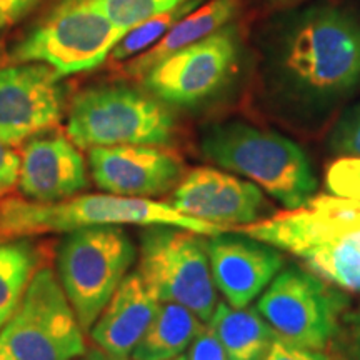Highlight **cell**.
<instances>
[{
    "label": "cell",
    "instance_id": "cell-34",
    "mask_svg": "<svg viewBox=\"0 0 360 360\" xmlns=\"http://www.w3.org/2000/svg\"><path fill=\"white\" fill-rule=\"evenodd\" d=\"M357 202H359V207H360V199H359V200H357Z\"/></svg>",
    "mask_w": 360,
    "mask_h": 360
},
{
    "label": "cell",
    "instance_id": "cell-29",
    "mask_svg": "<svg viewBox=\"0 0 360 360\" xmlns=\"http://www.w3.org/2000/svg\"><path fill=\"white\" fill-rule=\"evenodd\" d=\"M339 360H360V310L345 317Z\"/></svg>",
    "mask_w": 360,
    "mask_h": 360
},
{
    "label": "cell",
    "instance_id": "cell-1",
    "mask_svg": "<svg viewBox=\"0 0 360 360\" xmlns=\"http://www.w3.org/2000/svg\"><path fill=\"white\" fill-rule=\"evenodd\" d=\"M97 225H169L205 237L232 232L224 225L188 217L165 202L107 192L74 195L57 202H35L24 197L0 199V242Z\"/></svg>",
    "mask_w": 360,
    "mask_h": 360
},
{
    "label": "cell",
    "instance_id": "cell-20",
    "mask_svg": "<svg viewBox=\"0 0 360 360\" xmlns=\"http://www.w3.org/2000/svg\"><path fill=\"white\" fill-rule=\"evenodd\" d=\"M39 252L27 240L0 242V330L19 307L37 272Z\"/></svg>",
    "mask_w": 360,
    "mask_h": 360
},
{
    "label": "cell",
    "instance_id": "cell-17",
    "mask_svg": "<svg viewBox=\"0 0 360 360\" xmlns=\"http://www.w3.org/2000/svg\"><path fill=\"white\" fill-rule=\"evenodd\" d=\"M237 7L238 0H210L197 11L187 13L154 47L129 60L124 67L125 75L132 79H142L164 58L222 29L236 15Z\"/></svg>",
    "mask_w": 360,
    "mask_h": 360
},
{
    "label": "cell",
    "instance_id": "cell-4",
    "mask_svg": "<svg viewBox=\"0 0 360 360\" xmlns=\"http://www.w3.org/2000/svg\"><path fill=\"white\" fill-rule=\"evenodd\" d=\"M135 255L137 249L122 225L67 232L57 255V277L84 332H90Z\"/></svg>",
    "mask_w": 360,
    "mask_h": 360
},
{
    "label": "cell",
    "instance_id": "cell-2",
    "mask_svg": "<svg viewBox=\"0 0 360 360\" xmlns=\"http://www.w3.org/2000/svg\"><path fill=\"white\" fill-rule=\"evenodd\" d=\"M200 150L219 167L255 182L287 209L307 204L317 188L302 148L277 132L242 122L217 124L202 135Z\"/></svg>",
    "mask_w": 360,
    "mask_h": 360
},
{
    "label": "cell",
    "instance_id": "cell-15",
    "mask_svg": "<svg viewBox=\"0 0 360 360\" xmlns=\"http://www.w3.org/2000/svg\"><path fill=\"white\" fill-rule=\"evenodd\" d=\"M89 186L87 165L77 146L64 135L30 139L20 157L19 187L24 199L57 202Z\"/></svg>",
    "mask_w": 360,
    "mask_h": 360
},
{
    "label": "cell",
    "instance_id": "cell-19",
    "mask_svg": "<svg viewBox=\"0 0 360 360\" xmlns=\"http://www.w3.org/2000/svg\"><path fill=\"white\" fill-rule=\"evenodd\" d=\"M205 323L191 309L160 302L150 326L132 350V360H172L191 347Z\"/></svg>",
    "mask_w": 360,
    "mask_h": 360
},
{
    "label": "cell",
    "instance_id": "cell-27",
    "mask_svg": "<svg viewBox=\"0 0 360 360\" xmlns=\"http://www.w3.org/2000/svg\"><path fill=\"white\" fill-rule=\"evenodd\" d=\"M20 155L13 147L0 141V199L19 186Z\"/></svg>",
    "mask_w": 360,
    "mask_h": 360
},
{
    "label": "cell",
    "instance_id": "cell-22",
    "mask_svg": "<svg viewBox=\"0 0 360 360\" xmlns=\"http://www.w3.org/2000/svg\"><path fill=\"white\" fill-rule=\"evenodd\" d=\"M197 4H199V0H187L186 4L174 8V11L160 13V15H155L142 22V24L135 25L112 49L109 58L117 64V62L132 60L134 57L141 56L150 47H154L182 17L191 13Z\"/></svg>",
    "mask_w": 360,
    "mask_h": 360
},
{
    "label": "cell",
    "instance_id": "cell-25",
    "mask_svg": "<svg viewBox=\"0 0 360 360\" xmlns=\"http://www.w3.org/2000/svg\"><path fill=\"white\" fill-rule=\"evenodd\" d=\"M330 146L337 155H360V103L342 117L332 132Z\"/></svg>",
    "mask_w": 360,
    "mask_h": 360
},
{
    "label": "cell",
    "instance_id": "cell-23",
    "mask_svg": "<svg viewBox=\"0 0 360 360\" xmlns=\"http://www.w3.org/2000/svg\"><path fill=\"white\" fill-rule=\"evenodd\" d=\"M119 29L129 32L152 17L174 11L187 0H94Z\"/></svg>",
    "mask_w": 360,
    "mask_h": 360
},
{
    "label": "cell",
    "instance_id": "cell-16",
    "mask_svg": "<svg viewBox=\"0 0 360 360\" xmlns=\"http://www.w3.org/2000/svg\"><path fill=\"white\" fill-rule=\"evenodd\" d=\"M160 307L137 272L127 274L90 328V337L105 352L130 357Z\"/></svg>",
    "mask_w": 360,
    "mask_h": 360
},
{
    "label": "cell",
    "instance_id": "cell-18",
    "mask_svg": "<svg viewBox=\"0 0 360 360\" xmlns=\"http://www.w3.org/2000/svg\"><path fill=\"white\" fill-rule=\"evenodd\" d=\"M209 326L217 335L229 360H265L278 339L259 310L236 309L219 302Z\"/></svg>",
    "mask_w": 360,
    "mask_h": 360
},
{
    "label": "cell",
    "instance_id": "cell-21",
    "mask_svg": "<svg viewBox=\"0 0 360 360\" xmlns=\"http://www.w3.org/2000/svg\"><path fill=\"white\" fill-rule=\"evenodd\" d=\"M302 260L323 281L342 290L360 294V249L354 240V231L317 247Z\"/></svg>",
    "mask_w": 360,
    "mask_h": 360
},
{
    "label": "cell",
    "instance_id": "cell-32",
    "mask_svg": "<svg viewBox=\"0 0 360 360\" xmlns=\"http://www.w3.org/2000/svg\"><path fill=\"white\" fill-rule=\"evenodd\" d=\"M0 360H13L11 352H8L6 345L2 344V340H0Z\"/></svg>",
    "mask_w": 360,
    "mask_h": 360
},
{
    "label": "cell",
    "instance_id": "cell-11",
    "mask_svg": "<svg viewBox=\"0 0 360 360\" xmlns=\"http://www.w3.org/2000/svg\"><path fill=\"white\" fill-rule=\"evenodd\" d=\"M60 75L40 62L0 69V141L19 147L60 122L64 89Z\"/></svg>",
    "mask_w": 360,
    "mask_h": 360
},
{
    "label": "cell",
    "instance_id": "cell-13",
    "mask_svg": "<svg viewBox=\"0 0 360 360\" xmlns=\"http://www.w3.org/2000/svg\"><path fill=\"white\" fill-rule=\"evenodd\" d=\"M170 205L188 217L229 229L257 222L265 209L259 186L212 167H197L174 188Z\"/></svg>",
    "mask_w": 360,
    "mask_h": 360
},
{
    "label": "cell",
    "instance_id": "cell-33",
    "mask_svg": "<svg viewBox=\"0 0 360 360\" xmlns=\"http://www.w3.org/2000/svg\"><path fill=\"white\" fill-rule=\"evenodd\" d=\"M172 360H187V357H186V355H179V357H175Z\"/></svg>",
    "mask_w": 360,
    "mask_h": 360
},
{
    "label": "cell",
    "instance_id": "cell-3",
    "mask_svg": "<svg viewBox=\"0 0 360 360\" xmlns=\"http://www.w3.org/2000/svg\"><path fill=\"white\" fill-rule=\"evenodd\" d=\"M175 119L154 96L127 85H97L74 97L67 135L80 148L167 146Z\"/></svg>",
    "mask_w": 360,
    "mask_h": 360
},
{
    "label": "cell",
    "instance_id": "cell-6",
    "mask_svg": "<svg viewBox=\"0 0 360 360\" xmlns=\"http://www.w3.org/2000/svg\"><path fill=\"white\" fill-rule=\"evenodd\" d=\"M125 34L94 0H62L11 57L13 62L47 64L67 77L103 64Z\"/></svg>",
    "mask_w": 360,
    "mask_h": 360
},
{
    "label": "cell",
    "instance_id": "cell-30",
    "mask_svg": "<svg viewBox=\"0 0 360 360\" xmlns=\"http://www.w3.org/2000/svg\"><path fill=\"white\" fill-rule=\"evenodd\" d=\"M40 0H0V29L24 19Z\"/></svg>",
    "mask_w": 360,
    "mask_h": 360
},
{
    "label": "cell",
    "instance_id": "cell-9",
    "mask_svg": "<svg viewBox=\"0 0 360 360\" xmlns=\"http://www.w3.org/2000/svg\"><path fill=\"white\" fill-rule=\"evenodd\" d=\"M344 295L299 267L278 272L259 297L257 310L278 339L323 350L339 332Z\"/></svg>",
    "mask_w": 360,
    "mask_h": 360
},
{
    "label": "cell",
    "instance_id": "cell-14",
    "mask_svg": "<svg viewBox=\"0 0 360 360\" xmlns=\"http://www.w3.org/2000/svg\"><path fill=\"white\" fill-rule=\"evenodd\" d=\"M205 245L215 287L236 309L257 299L283 264L281 250L249 236L217 233Z\"/></svg>",
    "mask_w": 360,
    "mask_h": 360
},
{
    "label": "cell",
    "instance_id": "cell-12",
    "mask_svg": "<svg viewBox=\"0 0 360 360\" xmlns=\"http://www.w3.org/2000/svg\"><path fill=\"white\" fill-rule=\"evenodd\" d=\"M89 165L98 188L139 199L164 195L186 175L182 159L162 146L94 147Z\"/></svg>",
    "mask_w": 360,
    "mask_h": 360
},
{
    "label": "cell",
    "instance_id": "cell-26",
    "mask_svg": "<svg viewBox=\"0 0 360 360\" xmlns=\"http://www.w3.org/2000/svg\"><path fill=\"white\" fill-rule=\"evenodd\" d=\"M187 360H229L222 344L209 323L202 327V330L193 339L188 347Z\"/></svg>",
    "mask_w": 360,
    "mask_h": 360
},
{
    "label": "cell",
    "instance_id": "cell-5",
    "mask_svg": "<svg viewBox=\"0 0 360 360\" xmlns=\"http://www.w3.org/2000/svg\"><path fill=\"white\" fill-rule=\"evenodd\" d=\"M204 237L169 225L147 227L137 274L160 302L184 305L209 323L219 302Z\"/></svg>",
    "mask_w": 360,
    "mask_h": 360
},
{
    "label": "cell",
    "instance_id": "cell-8",
    "mask_svg": "<svg viewBox=\"0 0 360 360\" xmlns=\"http://www.w3.org/2000/svg\"><path fill=\"white\" fill-rule=\"evenodd\" d=\"M285 67L315 92H340L360 82V25L334 8L309 12L285 45Z\"/></svg>",
    "mask_w": 360,
    "mask_h": 360
},
{
    "label": "cell",
    "instance_id": "cell-7",
    "mask_svg": "<svg viewBox=\"0 0 360 360\" xmlns=\"http://www.w3.org/2000/svg\"><path fill=\"white\" fill-rule=\"evenodd\" d=\"M0 340L13 360H75L87 352L84 328L52 269H37Z\"/></svg>",
    "mask_w": 360,
    "mask_h": 360
},
{
    "label": "cell",
    "instance_id": "cell-10",
    "mask_svg": "<svg viewBox=\"0 0 360 360\" xmlns=\"http://www.w3.org/2000/svg\"><path fill=\"white\" fill-rule=\"evenodd\" d=\"M237 58L233 29H220L159 62L142 77L143 87L170 105H195L222 87Z\"/></svg>",
    "mask_w": 360,
    "mask_h": 360
},
{
    "label": "cell",
    "instance_id": "cell-28",
    "mask_svg": "<svg viewBox=\"0 0 360 360\" xmlns=\"http://www.w3.org/2000/svg\"><path fill=\"white\" fill-rule=\"evenodd\" d=\"M265 360H334L330 355H327L323 350L304 349L292 345L289 342L277 339L274 342L272 349L269 350Z\"/></svg>",
    "mask_w": 360,
    "mask_h": 360
},
{
    "label": "cell",
    "instance_id": "cell-31",
    "mask_svg": "<svg viewBox=\"0 0 360 360\" xmlns=\"http://www.w3.org/2000/svg\"><path fill=\"white\" fill-rule=\"evenodd\" d=\"M82 360H132L130 357H119V355L109 354L101 347H94L82 355Z\"/></svg>",
    "mask_w": 360,
    "mask_h": 360
},
{
    "label": "cell",
    "instance_id": "cell-24",
    "mask_svg": "<svg viewBox=\"0 0 360 360\" xmlns=\"http://www.w3.org/2000/svg\"><path fill=\"white\" fill-rule=\"evenodd\" d=\"M326 187L332 195L360 199V155H340L326 172Z\"/></svg>",
    "mask_w": 360,
    "mask_h": 360
}]
</instances>
